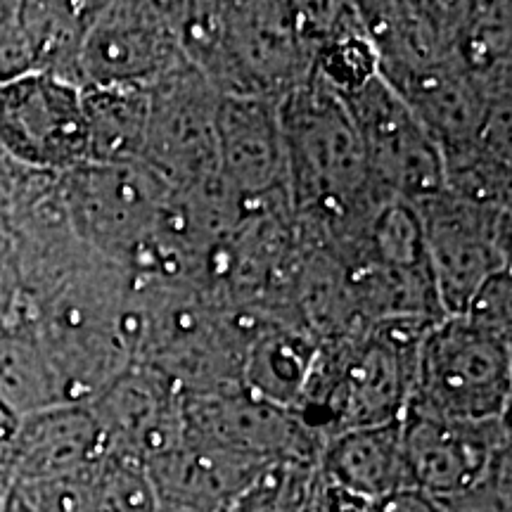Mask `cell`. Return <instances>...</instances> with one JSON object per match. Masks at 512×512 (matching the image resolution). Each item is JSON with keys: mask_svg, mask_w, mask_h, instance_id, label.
<instances>
[{"mask_svg": "<svg viewBox=\"0 0 512 512\" xmlns=\"http://www.w3.org/2000/svg\"><path fill=\"white\" fill-rule=\"evenodd\" d=\"M183 60L221 98L280 102L313 74V46L299 3H169Z\"/></svg>", "mask_w": 512, "mask_h": 512, "instance_id": "cell-1", "label": "cell"}, {"mask_svg": "<svg viewBox=\"0 0 512 512\" xmlns=\"http://www.w3.org/2000/svg\"><path fill=\"white\" fill-rule=\"evenodd\" d=\"M131 278L126 337L133 363L162 373L181 394L242 387L259 313L233 309L195 285Z\"/></svg>", "mask_w": 512, "mask_h": 512, "instance_id": "cell-2", "label": "cell"}, {"mask_svg": "<svg viewBox=\"0 0 512 512\" xmlns=\"http://www.w3.org/2000/svg\"><path fill=\"white\" fill-rule=\"evenodd\" d=\"M131 273L91 256L24 297L64 401L88 403L133 366L126 337Z\"/></svg>", "mask_w": 512, "mask_h": 512, "instance_id": "cell-3", "label": "cell"}, {"mask_svg": "<svg viewBox=\"0 0 512 512\" xmlns=\"http://www.w3.org/2000/svg\"><path fill=\"white\" fill-rule=\"evenodd\" d=\"M430 325L382 323L318 344L297 413L320 444L356 427L403 420Z\"/></svg>", "mask_w": 512, "mask_h": 512, "instance_id": "cell-4", "label": "cell"}, {"mask_svg": "<svg viewBox=\"0 0 512 512\" xmlns=\"http://www.w3.org/2000/svg\"><path fill=\"white\" fill-rule=\"evenodd\" d=\"M287 197L304 221L332 226L377 190L347 102L311 76L278 102Z\"/></svg>", "mask_w": 512, "mask_h": 512, "instance_id": "cell-5", "label": "cell"}, {"mask_svg": "<svg viewBox=\"0 0 512 512\" xmlns=\"http://www.w3.org/2000/svg\"><path fill=\"white\" fill-rule=\"evenodd\" d=\"M57 185L83 245L136 278L150 271L174 188L140 162H86L57 176Z\"/></svg>", "mask_w": 512, "mask_h": 512, "instance_id": "cell-6", "label": "cell"}, {"mask_svg": "<svg viewBox=\"0 0 512 512\" xmlns=\"http://www.w3.org/2000/svg\"><path fill=\"white\" fill-rule=\"evenodd\" d=\"M512 339L486 332L465 316H444L420 339L406 413L451 420L510 415Z\"/></svg>", "mask_w": 512, "mask_h": 512, "instance_id": "cell-7", "label": "cell"}, {"mask_svg": "<svg viewBox=\"0 0 512 512\" xmlns=\"http://www.w3.org/2000/svg\"><path fill=\"white\" fill-rule=\"evenodd\" d=\"M415 209L441 311L460 316L486 280L510 271L512 207L472 202L444 188Z\"/></svg>", "mask_w": 512, "mask_h": 512, "instance_id": "cell-8", "label": "cell"}, {"mask_svg": "<svg viewBox=\"0 0 512 512\" xmlns=\"http://www.w3.org/2000/svg\"><path fill=\"white\" fill-rule=\"evenodd\" d=\"M188 64L169 3L100 0L86 5L76 62L79 88H150Z\"/></svg>", "mask_w": 512, "mask_h": 512, "instance_id": "cell-9", "label": "cell"}, {"mask_svg": "<svg viewBox=\"0 0 512 512\" xmlns=\"http://www.w3.org/2000/svg\"><path fill=\"white\" fill-rule=\"evenodd\" d=\"M221 95L183 64L147 88V131L140 164L174 190L219 176Z\"/></svg>", "mask_w": 512, "mask_h": 512, "instance_id": "cell-10", "label": "cell"}, {"mask_svg": "<svg viewBox=\"0 0 512 512\" xmlns=\"http://www.w3.org/2000/svg\"><path fill=\"white\" fill-rule=\"evenodd\" d=\"M344 102L354 117L370 181L377 190L411 204L444 190L446 169L439 147L382 76H375Z\"/></svg>", "mask_w": 512, "mask_h": 512, "instance_id": "cell-11", "label": "cell"}, {"mask_svg": "<svg viewBox=\"0 0 512 512\" xmlns=\"http://www.w3.org/2000/svg\"><path fill=\"white\" fill-rule=\"evenodd\" d=\"M0 145L19 166L62 176L88 162L83 93L48 74L0 86Z\"/></svg>", "mask_w": 512, "mask_h": 512, "instance_id": "cell-12", "label": "cell"}, {"mask_svg": "<svg viewBox=\"0 0 512 512\" xmlns=\"http://www.w3.org/2000/svg\"><path fill=\"white\" fill-rule=\"evenodd\" d=\"M185 437L204 441L259 465L316 463L320 439L292 408L261 399L245 387L183 394Z\"/></svg>", "mask_w": 512, "mask_h": 512, "instance_id": "cell-13", "label": "cell"}, {"mask_svg": "<svg viewBox=\"0 0 512 512\" xmlns=\"http://www.w3.org/2000/svg\"><path fill=\"white\" fill-rule=\"evenodd\" d=\"M88 406L110 456L147 465L185 437L181 389L140 363L128 366Z\"/></svg>", "mask_w": 512, "mask_h": 512, "instance_id": "cell-14", "label": "cell"}, {"mask_svg": "<svg viewBox=\"0 0 512 512\" xmlns=\"http://www.w3.org/2000/svg\"><path fill=\"white\" fill-rule=\"evenodd\" d=\"M403 451L413 489L434 498L451 496L482 477L505 453H512L508 415L451 420L406 413Z\"/></svg>", "mask_w": 512, "mask_h": 512, "instance_id": "cell-15", "label": "cell"}, {"mask_svg": "<svg viewBox=\"0 0 512 512\" xmlns=\"http://www.w3.org/2000/svg\"><path fill=\"white\" fill-rule=\"evenodd\" d=\"M373 43L380 76L392 86L408 76L456 62L458 24L465 3H356ZM458 64V62H456Z\"/></svg>", "mask_w": 512, "mask_h": 512, "instance_id": "cell-16", "label": "cell"}, {"mask_svg": "<svg viewBox=\"0 0 512 512\" xmlns=\"http://www.w3.org/2000/svg\"><path fill=\"white\" fill-rule=\"evenodd\" d=\"M105 456V441L88 403H60L12 425L3 470L10 486L55 482Z\"/></svg>", "mask_w": 512, "mask_h": 512, "instance_id": "cell-17", "label": "cell"}, {"mask_svg": "<svg viewBox=\"0 0 512 512\" xmlns=\"http://www.w3.org/2000/svg\"><path fill=\"white\" fill-rule=\"evenodd\" d=\"M219 176L242 202L287 192L283 128L278 102L261 98H221Z\"/></svg>", "mask_w": 512, "mask_h": 512, "instance_id": "cell-18", "label": "cell"}, {"mask_svg": "<svg viewBox=\"0 0 512 512\" xmlns=\"http://www.w3.org/2000/svg\"><path fill=\"white\" fill-rule=\"evenodd\" d=\"M316 467L323 482L375 505L413 489L403 451V420L332 434L320 446Z\"/></svg>", "mask_w": 512, "mask_h": 512, "instance_id": "cell-19", "label": "cell"}, {"mask_svg": "<svg viewBox=\"0 0 512 512\" xmlns=\"http://www.w3.org/2000/svg\"><path fill=\"white\" fill-rule=\"evenodd\" d=\"M261 467L266 465L183 437L174 448L150 460L145 470L159 501L226 512L233 498L252 482Z\"/></svg>", "mask_w": 512, "mask_h": 512, "instance_id": "cell-20", "label": "cell"}, {"mask_svg": "<svg viewBox=\"0 0 512 512\" xmlns=\"http://www.w3.org/2000/svg\"><path fill=\"white\" fill-rule=\"evenodd\" d=\"M318 339L290 320L259 316L249 339L242 387L297 411L318 354Z\"/></svg>", "mask_w": 512, "mask_h": 512, "instance_id": "cell-21", "label": "cell"}, {"mask_svg": "<svg viewBox=\"0 0 512 512\" xmlns=\"http://www.w3.org/2000/svg\"><path fill=\"white\" fill-rule=\"evenodd\" d=\"M60 380L27 304L0 320V411L12 422L60 406Z\"/></svg>", "mask_w": 512, "mask_h": 512, "instance_id": "cell-22", "label": "cell"}, {"mask_svg": "<svg viewBox=\"0 0 512 512\" xmlns=\"http://www.w3.org/2000/svg\"><path fill=\"white\" fill-rule=\"evenodd\" d=\"M88 162L136 164L147 131V88H81Z\"/></svg>", "mask_w": 512, "mask_h": 512, "instance_id": "cell-23", "label": "cell"}, {"mask_svg": "<svg viewBox=\"0 0 512 512\" xmlns=\"http://www.w3.org/2000/svg\"><path fill=\"white\" fill-rule=\"evenodd\" d=\"M453 57L484 81L512 76V5L465 3Z\"/></svg>", "mask_w": 512, "mask_h": 512, "instance_id": "cell-24", "label": "cell"}, {"mask_svg": "<svg viewBox=\"0 0 512 512\" xmlns=\"http://www.w3.org/2000/svg\"><path fill=\"white\" fill-rule=\"evenodd\" d=\"M318 482L316 463H271L256 472L226 512H311Z\"/></svg>", "mask_w": 512, "mask_h": 512, "instance_id": "cell-25", "label": "cell"}, {"mask_svg": "<svg viewBox=\"0 0 512 512\" xmlns=\"http://www.w3.org/2000/svg\"><path fill=\"white\" fill-rule=\"evenodd\" d=\"M95 512H155V489L145 465L105 453L88 465Z\"/></svg>", "mask_w": 512, "mask_h": 512, "instance_id": "cell-26", "label": "cell"}, {"mask_svg": "<svg viewBox=\"0 0 512 512\" xmlns=\"http://www.w3.org/2000/svg\"><path fill=\"white\" fill-rule=\"evenodd\" d=\"M34 74H41V55L27 0L0 3V86Z\"/></svg>", "mask_w": 512, "mask_h": 512, "instance_id": "cell-27", "label": "cell"}, {"mask_svg": "<svg viewBox=\"0 0 512 512\" xmlns=\"http://www.w3.org/2000/svg\"><path fill=\"white\" fill-rule=\"evenodd\" d=\"M446 512H512V453L456 494L437 498Z\"/></svg>", "mask_w": 512, "mask_h": 512, "instance_id": "cell-28", "label": "cell"}, {"mask_svg": "<svg viewBox=\"0 0 512 512\" xmlns=\"http://www.w3.org/2000/svg\"><path fill=\"white\" fill-rule=\"evenodd\" d=\"M486 332L512 339V275L510 271L496 273L482 285L467 309L460 313Z\"/></svg>", "mask_w": 512, "mask_h": 512, "instance_id": "cell-29", "label": "cell"}, {"mask_svg": "<svg viewBox=\"0 0 512 512\" xmlns=\"http://www.w3.org/2000/svg\"><path fill=\"white\" fill-rule=\"evenodd\" d=\"M22 302V278H19L17 249L15 238H12L8 207H0V320L15 313Z\"/></svg>", "mask_w": 512, "mask_h": 512, "instance_id": "cell-30", "label": "cell"}, {"mask_svg": "<svg viewBox=\"0 0 512 512\" xmlns=\"http://www.w3.org/2000/svg\"><path fill=\"white\" fill-rule=\"evenodd\" d=\"M311 512H382V510L380 505L361 501V498L351 496L347 491L337 489V486H332L320 479Z\"/></svg>", "mask_w": 512, "mask_h": 512, "instance_id": "cell-31", "label": "cell"}, {"mask_svg": "<svg viewBox=\"0 0 512 512\" xmlns=\"http://www.w3.org/2000/svg\"><path fill=\"white\" fill-rule=\"evenodd\" d=\"M382 512H446L437 498L418 489H406L380 503Z\"/></svg>", "mask_w": 512, "mask_h": 512, "instance_id": "cell-32", "label": "cell"}, {"mask_svg": "<svg viewBox=\"0 0 512 512\" xmlns=\"http://www.w3.org/2000/svg\"><path fill=\"white\" fill-rule=\"evenodd\" d=\"M27 171L29 169L19 166L15 159L3 150V145H0V207H8L12 195H15L19 188V183L27 176Z\"/></svg>", "mask_w": 512, "mask_h": 512, "instance_id": "cell-33", "label": "cell"}, {"mask_svg": "<svg viewBox=\"0 0 512 512\" xmlns=\"http://www.w3.org/2000/svg\"><path fill=\"white\" fill-rule=\"evenodd\" d=\"M155 512H221L211 508H200V505H188V503H174V501H159L155 503Z\"/></svg>", "mask_w": 512, "mask_h": 512, "instance_id": "cell-34", "label": "cell"}, {"mask_svg": "<svg viewBox=\"0 0 512 512\" xmlns=\"http://www.w3.org/2000/svg\"><path fill=\"white\" fill-rule=\"evenodd\" d=\"M12 422L8 415L0 411V472L3 470V463H5V451H8V441H10V434H12Z\"/></svg>", "mask_w": 512, "mask_h": 512, "instance_id": "cell-35", "label": "cell"}, {"mask_svg": "<svg viewBox=\"0 0 512 512\" xmlns=\"http://www.w3.org/2000/svg\"><path fill=\"white\" fill-rule=\"evenodd\" d=\"M3 512H34L29 508L27 503L22 501V498H19L15 491L10 489V494H8V501H5V508H3Z\"/></svg>", "mask_w": 512, "mask_h": 512, "instance_id": "cell-36", "label": "cell"}]
</instances>
